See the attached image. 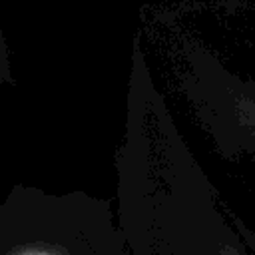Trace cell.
<instances>
[{"label": "cell", "mask_w": 255, "mask_h": 255, "mask_svg": "<svg viewBox=\"0 0 255 255\" xmlns=\"http://www.w3.org/2000/svg\"><path fill=\"white\" fill-rule=\"evenodd\" d=\"M0 255H131L108 205L16 195L0 207Z\"/></svg>", "instance_id": "cell-1"}, {"label": "cell", "mask_w": 255, "mask_h": 255, "mask_svg": "<svg viewBox=\"0 0 255 255\" xmlns=\"http://www.w3.org/2000/svg\"><path fill=\"white\" fill-rule=\"evenodd\" d=\"M120 227L131 255H255V243L197 193L177 191L149 207L133 205Z\"/></svg>", "instance_id": "cell-2"}]
</instances>
